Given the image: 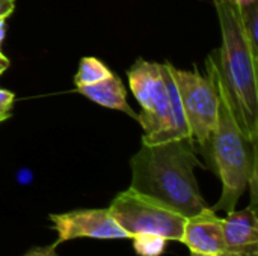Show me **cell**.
<instances>
[{"mask_svg": "<svg viewBox=\"0 0 258 256\" xmlns=\"http://www.w3.org/2000/svg\"><path fill=\"white\" fill-rule=\"evenodd\" d=\"M130 166V189L165 204L184 217L209 208L194 172L201 164L192 137L156 145L142 143Z\"/></svg>", "mask_w": 258, "mask_h": 256, "instance_id": "cell-1", "label": "cell"}, {"mask_svg": "<svg viewBox=\"0 0 258 256\" xmlns=\"http://www.w3.org/2000/svg\"><path fill=\"white\" fill-rule=\"evenodd\" d=\"M213 3L219 18L222 45L218 53L209 56L207 63L227 94L240 131L257 145L258 54L252 51L242 27L240 9L231 0H213Z\"/></svg>", "mask_w": 258, "mask_h": 256, "instance_id": "cell-2", "label": "cell"}, {"mask_svg": "<svg viewBox=\"0 0 258 256\" xmlns=\"http://www.w3.org/2000/svg\"><path fill=\"white\" fill-rule=\"evenodd\" d=\"M207 75L212 78L218 97V122L209 145L203 149L210 169L219 177L222 193L213 211H234L249 186H257V145L251 143L240 131L227 94L213 68L207 63Z\"/></svg>", "mask_w": 258, "mask_h": 256, "instance_id": "cell-3", "label": "cell"}, {"mask_svg": "<svg viewBox=\"0 0 258 256\" xmlns=\"http://www.w3.org/2000/svg\"><path fill=\"white\" fill-rule=\"evenodd\" d=\"M128 83L142 107V112L136 116V121H139L144 128L142 143L156 145L175 140L171 103L162 63L147 62L144 59L136 60L128 69Z\"/></svg>", "mask_w": 258, "mask_h": 256, "instance_id": "cell-4", "label": "cell"}, {"mask_svg": "<svg viewBox=\"0 0 258 256\" xmlns=\"http://www.w3.org/2000/svg\"><path fill=\"white\" fill-rule=\"evenodd\" d=\"M107 210L130 238L147 232L160 235L168 241L181 243L186 217L133 189L116 195Z\"/></svg>", "mask_w": 258, "mask_h": 256, "instance_id": "cell-5", "label": "cell"}, {"mask_svg": "<svg viewBox=\"0 0 258 256\" xmlns=\"http://www.w3.org/2000/svg\"><path fill=\"white\" fill-rule=\"evenodd\" d=\"M172 77L183 107L190 136L201 151L209 145L218 122L219 97L212 78L197 71H183L172 63H165Z\"/></svg>", "mask_w": 258, "mask_h": 256, "instance_id": "cell-6", "label": "cell"}, {"mask_svg": "<svg viewBox=\"0 0 258 256\" xmlns=\"http://www.w3.org/2000/svg\"><path fill=\"white\" fill-rule=\"evenodd\" d=\"M51 228L57 234L56 244L76 238L122 240L130 235L116 223L107 208L74 210L62 214H50Z\"/></svg>", "mask_w": 258, "mask_h": 256, "instance_id": "cell-7", "label": "cell"}, {"mask_svg": "<svg viewBox=\"0 0 258 256\" xmlns=\"http://www.w3.org/2000/svg\"><path fill=\"white\" fill-rule=\"evenodd\" d=\"M181 243H184L194 253H227L224 241V219L218 217L210 207L195 216L186 217Z\"/></svg>", "mask_w": 258, "mask_h": 256, "instance_id": "cell-8", "label": "cell"}, {"mask_svg": "<svg viewBox=\"0 0 258 256\" xmlns=\"http://www.w3.org/2000/svg\"><path fill=\"white\" fill-rule=\"evenodd\" d=\"M224 241L227 253L258 256L257 208L231 211L224 219Z\"/></svg>", "mask_w": 258, "mask_h": 256, "instance_id": "cell-9", "label": "cell"}, {"mask_svg": "<svg viewBox=\"0 0 258 256\" xmlns=\"http://www.w3.org/2000/svg\"><path fill=\"white\" fill-rule=\"evenodd\" d=\"M82 95L88 97L91 101L107 107V109H113V110H119L127 113L128 116L135 118L138 116V113L133 112V109L128 106L127 103V92L125 88L122 84V81L119 80V77H116L113 72H110L106 78L94 83V84H88V86H79L76 88Z\"/></svg>", "mask_w": 258, "mask_h": 256, "instance_id": "cell-10", "label": "cell"}, {"mask_svg": "<svg viewBox=\"0 0 258 256\" xmlns=\"http://www.w3.org/2000/svg\"><path fill=\"white\" fill-rule=\"evenodd\" d=\"M112 71L97 57H83L80 60L77 74L74 77V83L76 88L79 86H88V84H94L103 78H106Z\"/></svg>", "mask_w": 258, "mask_h": 256, "instance_id": "cell-11", "label": "cell"}, {"mask_svg": "<svg viewBox=\"0 0 258 256\" xmlns=\"http://www.w3.org/2000/svg\"><path fill=\"white\" fill-rule=\"evenodd\" d=\"M133 249L139 256H162L166 249V241L163 237L156 234H136L132 237Z\"/></svg>", "mask_w": 258, "mask_h": 256, "instance_id": "cell-12", "label": "cell"}, {"mask_svg": "<svg viewBox=\"0 0 258 256\" xmlns=\"http://www.w3.org/2000/svg\"><path fill=\"white\" fill-rule=\"evenodd\" d=\"M239 9H240L242 27L245 30V35L251 44L252 51L258 54V2Z\"/></svg>", "mask_w": 258, "mask_h": 256, "instance_id": "cell-13", "label": "cell"}, {"mask_svg": "<svg viewBox=\"0 0 258 256\" xmlns=\"http://www.w3.org/2000/svg\"><path fill=\"white\" fill-rule=\"evenodd\" d=\"M14 100H15V95L11 91H6V89L0 88V116L11 115Z\"/></svg>", "mask_w": 258, "mask_h": 256, "instance_id": "cell-14", "label": "cell"}, {"mask_svg": "<svg viewBox=\"0 0 258 256\" xmlns=\"http://www.w3.org/2000/svg\"><path fill=\"white\" fill-rule=\"evenodd\" d=\"M56 247H57L56 243L51 246H45V247H33L23 256H59L56 252Z\"/></svg>", "mask_w": 258, "mask_h": 256, "instance_id": "cell-15", "label": "cell"}, {"mask_svg": "<svg viewBox=\"0 0 258 256\" xmlns=\"http://www.w3.org/2000/svg\"><path fill=\"white\" fill-rule=\"evenodd\" d=\"M15 9L14 0H0V20H6Z\"/></svg>", "mask_w": 258, "mask_h": 256, "instance_id": "cell-16", "label": "cell"}, {"mask_svg": "<svg viewBox=\"0 0 258 256\" xmlns=\"http://www.w3.org/2000/svg\"><path fill=\"white\" fill-rule=\"evenodd\" d=\"M8 68H9V59L0 51V75H2Z\"/></svg>", "mask_w": 258, "mask_h": 256, "instance_id": "cell-17", "label": "cell"}, {"mask_svg": "<svg viewBox=\"0 0 258 256\" xmlns=\"http://www.w3.org/2000/svg\"><path fill=\"white\" fill-rule=\"evenodd\" d=\"M237 8H245V6H249L252 3H255L257 0H231Z\"/></svg>", "mask_w": 258, "mask_h": 256, "instance_id": "cell-18", "label": "cell"}, {"mask_svg": "<svg viewBox=\"0 0 258 256\" xmlns=\"http://www.w3.org/2000/svg\"><path fill=\"white\" fill-rule=\"evenodd\" d=\"M5 20H0V45H2V41L5 38Z\"/></svg>", "mask_w": 258, "mask_h": 256, "instance_id": "cell-19", "label": "cell"}, {"mask_svg": "<svg viewBox=\"0 0 258 256\" xmlns=\"http://www.w3.org/2000/svg\"><path fill=\"white\" fill-rule=\"evenodd\" d=\"M190 256H230V253H224V255H203V253H190Z\"/></svg>", "mask_w": 258, "mask_h": 256, "instance_id": "cell-20", "label": "cell"}, {"mask_svg": "<svg viewBox=\"0 0 258 256\" xmlns=\"http://www.w3.org/2000/svg\"><path fill=\"white\" fill-rule=\"evenodd\" d=\"M8 118H9V115H6V116H0V122H5Z\"/></svg>", "mask_w": 258, "mask_h": 256, "instance_id": "cell-21", "label": "cell"}, {"mask_svg": "<svg viewBox=\"0 0 258 256\" xmlns=\"http://www.w3.org/2000/svg\"><path fill=\"white\" fill-rule=\"evenodd\" d=\"M230 256H242V255H230Z\"/></svg>", "mask_w": 258, "mask_h": 256, "instance_id": "cell-22", "label": "cell"}, {"mask_svg": "<svg viewBox=\"0 0 258 256\" xmlns=\"http://www.w3.org/2000/svg\"><path fill=\"white\" fill-rule=\"evenodd\" d=\"M5 116H6V115H5ZM9 116H11V115H9Z\"/></svg>", "mask_w": 258, "mask_h": 256, "instance_id": "cell-23", "label": "cell"}]
</instances>
